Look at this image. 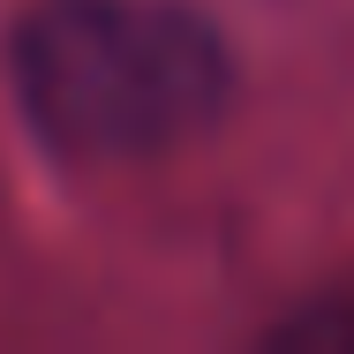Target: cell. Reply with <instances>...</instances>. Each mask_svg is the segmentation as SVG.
<instances>
[{
    "label": "cell",
    "mask_w": 354,
    "mask_h": 354,
    "mask_svg": "<svg viewBox=\"0 0 354 354\" xmlns=\"http://www.w3.org/2000/svg\"><path fill=\"white\" fill-rule=\"evenodd\" d=\"M15 98L61 158H158L226 113L234 53L189 0H46L15 30Z\"/></svg>",
    "instance_id": "cell-1"
},
{
    "label": "cell",
    "mask_w": 354,
    "mask_h": 354,
    "mask_svg": "<svg viewBox=\"0 0 354 354\" xmlns=\"http://www.w3.org/2000/svg\"><path fill=\"white\" fill-rule=\"evenodd\" d=\"M286 347H324V354H347L354 347V301L347 294H332V301H317V309H301V317H286L279 324Z\"/></svg>",
    "instance_id": "cell-2"
}]
</instances>
